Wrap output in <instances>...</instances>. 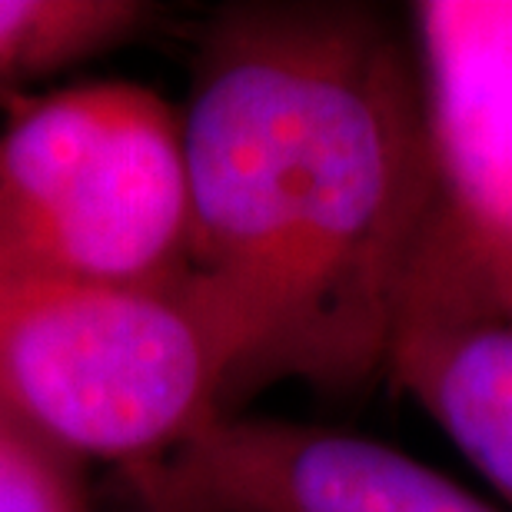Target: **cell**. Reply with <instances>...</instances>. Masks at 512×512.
<instances>
[{
  "label": "cell",
  "mask_w": 512,
  "mask_h": 512,
  "mask_svg": "<svg viewBox=\"0 0 512 512\" xmlns=\"http://www.w3.org/2000/svg\"><path fill=\"white\" fill-rule=\"evenodd\" d=\"M180 117L190 283L237 343L227 413L283 380L363 389L443 200L413 40L366 4H230Z\"/></svg>",
  "instance_id": "1"
},
{
  "label": "cell",
  "mask_w": 512,
  "mask_h": 512,
  "mask_svg": "<svg viewBox=\"0 0 512 512\" xmlns=\"http://www.w3.org/2000/svg\"><path fill=\"white\" fill-rule=\"evenodd\" d=\"M190 280L183 117L94 80L10 97L0 127V286L177 290Z\"/></svg>",
  "instance_id": "2"
},
{
  "label": "cell",
  "mask_w": 512,
  "mask_h": 512,
  "mask_svg": "<svg viewBox=\"0 0 512 512\" xmlns=\"http://www.w3.org/2000/svg\"><path fill=\"white\" fill-rule=\"evenodd\" d=\"M237 343L177 290L0 286V406L74 459L153 463L227 413Z\"/></svg>",
  "instance_id": "3"
},
{
  "label": "cell",
  "mask_w": 512,
  "mask_h": 512,
  "mask_svg": "<svg viewBox=\"0 0 512 512\" xmlns=\"http://www.w3.org/2000/svg\"><path fill=\"white\" fill-rule=\"evenodd\" d=\"M124 473L137 512H499L373 436L243 413Z\"/></svg>",
  "instance_id": "4"
},
{
  "label": "cell",
  "mask_w": 512,
  "mask_h": 512,
  "mask_svg": "<svg viewBox=\"0 0 512 512\" xmlns=\"http://www.w3.org/2000/svg\"><path fill=\"white\" fill-rule=\"evenodd\" d=\"M386 373L512 503V260L443 200L399 293Z\"/></svg>",
  "instance_id": "5"
},
{
  "label": "cell",
  "mask_w": 512,
  "mask_h": 512,
  "mask_svg": "<svg viewBox=\"0 0 512 512\" xmlns=\"http://www.w3.org/2000/svg\"><path fill=\"white\" fill-rule=\"evenodd\" d=\"M409 20L443 210L512 260V0H423Z\"/></svg>",
  "instance_id": "6"
},
{
  "label": "cell",
  "mask_w": 512,
  "mask_h": 512,
  "mask_svg": "<svg viewBox=\"0 0 512 512\" xmlns=\"http://www.w3.org/2000/svg\"><path fill=\"white\" fill-rule=\"evenodd\" d=\"M157 7L140 0H0V94L130 44Z\"/></svg>",
  "instance_id": "7"
},
{
  "label": "cell",
  "mask_w": 512,
  "mask_h": 512,
  "mask_svg": "<svg viewBox=\"0 0 512 512\" xmlns=\"http://www.w3.org/2000/svg\"><path fill=\"white\" fill-rule=\"evenodd\" d=\"M0 512H94L80 459L0 406Z\"/></svg>",
  "instance_id": "8"
}]
</instances>
